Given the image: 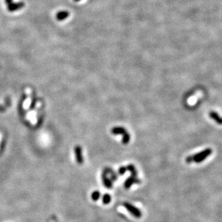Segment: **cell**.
I'll return each instance as SVG.
<instances>
[{"label": "cell", "instance_id": "obj_1", "mask_svg": "<svg viewBox=\"0 0 222 222\" xmlns=\"http://www.w3.org/2000/svg\"><path fill=\"white\" fill-rule=\"evenodd\" d=\"M211 153L212 150L211 149H205V150L202 151V152H199V153L195 154V155L193 156H189V157H187L186 162L188 163H191L193 162H196V163H200V162L204 161L207 157H209L211 155Z\"/></svg>", "mask_w": 222, "mask_h": 222}, {"label": "cell", "instance_id": "obj_2", "mask_svg": "<svg viewBox=\"0 0 222 222\" xmlns=\"http://www.w3.org/2000/svg\"><path fill=\"white\" fill-rule=\"evenodd\" d=\"M123 206L125 207L126 209L132 216L135 217V218H139L142 216L141 211L137 207H136L135 205H132L131 203H128V202H124V203H123Z\"/></svg>", "mask_w": 222, "mask_h": 222}, {"label": "cell", "instance_id": "obj_3", "mask_svg": "<svg viewBox=\"0 0 222 222\" xmlns=\"http://www.w3.org/2000/svg\"><path fill=\"white\" fill-rule=\"evenodd\" d=\"M25 7V3L22 1H18V2H12L9 5H7V9L9 12L17 11L19 9H22Z\"/></svg>", "mask_w": 222, "mask_h": 222}, {"label": "cell", "instance_id": "obj_4", "mask_svg": "<svg viewBox=\"0 0 222 222\" xmlns=\"http://www.w3.org/2000/svg\"><path fill=\"white\" fill-rule=\"evenodd\" d=\"M209 115L212 120H214L217 124H218V125H222V117L220 116L216 112H215V111H211V112H209Z\"/></svg>", "mask_w": 222, "mask_h": 222}, {"label": "cell", "instance_id": "obj_5", "mask_svg": "<svg viewBox=\"0 0 222 222\" xmlns=\"http://www.w3.org/2000/svg\"><path fill=\"white\" fill-rule=\"evenodd\" d=\"M140 183V181H139L138 179L133 178V177H131V178H128L126 180L125 184H124V186H125L126 189H128L131 188V186L133 183Z\"/></svg>", "mask_w": 222, "mask_h": 222}, {"label": "cell", "instance_id": "obj_6", "mask_svg": "<svg viewBox=\"0 0 222 222\" xmlns=\"http://www.w3.org/2000/svg\"><path fill=\"white\" fill-rule=\"evenodd\" d=\"M69 16V12L63 10V11H60V12H59L56 13V17L59 21H62V20H64L65 19H67Z\"/></svg>", "mask_w": 222, "mask_h": 222}, {"label": "cell", "instance_id": "obj_7", "mask_svg": "<svg viewBox=\"0 0 222 222\" xmlns=\"http://www.w3.org/2000/svg\"><path fill=\"white\" fill-rule=\"evenodd\" d=\"M102 182H103L104 185H105L106 188H108V189H111L112 188V182H111L110 179L107 178V176H106V174L105 173V172H103V174H102Z\"/></svg>", "mask_w": 222, "mask_h": 222}, {"label": "cell", "instance_id": "obj_8", "mask_svg": "<svg viewBox=\"0 0 222 222\" xmlns=\"http://www.w3.org/2000/svg\"><path fill=\"white\" fill-rule=\"evenodd\" d=\"M102 203L104 205H107L110 203L111 201V196L109 194H105L102 195Z\"/></svg>", "mask_w": 222, "mask_h": 222}, {"label": "cell", "instance_id": "obj_9", "mask_svg": "<svg viewBox=\"0 0 222 222\" xmlns=\"http://www.w3.org/2000/svg\"><path fill=\"white\" fill-rule=\"evenodd\" d=\"M91 198H92V200H94V201H97V200H98L100 198V191H98V190H95V191H94L93 193H92V195H91Z\"/></svg>", "mask_w": 222, "mask_h": 222}, {"label": "cell", "instance_id": "obj_10", "mask_svg": "<svg viewBox=\"0 0 222 222\" xmlns=\"http://www.w3.org/2000/svg\"><path fill=\"white\" fill-rule=\"evenodd\" d=\"M75 151H76V154H77V161L79 164H82V162H83V160H82V157H81V153H82V152H81L80 149H79V147H77V148L75 149Z\"/></svg>", "mask_w": 222, "mask_h": 222}, {"label": "cell", "instance_id": "obj_11", "mask_svg": "<svg viewBox=\"0 0 222 222\" xmlns=\"http://www.w3.org/2000/svg\"><path fill=\"white\" fill-rule=\"evenodd\" d=\"M128 170L131 172L132 177H133V178H136L137 172H136V170L135 167H134L133 166V165H128Z\"/></svg>", "mask_w": 222, "mask_h": 222}, {"label": "cell", "instance_id": "obj_12", "mask_svg": "<svg viewBox=\"0 0 222 222\" xmlns=\"http://www.w3.org/2000/svg\"><path fill=\"white\" fill-rule=\"evenodd\" d=\"M126 171V169L125 167H120V168L119 169L118 172H119V173H120V175H123Z\"/></svg>", "mask_w": 222, "mask_h": 222}, {"label": "cell", "instance_id": "obj_13", "mask_svg": "<svg viewBox=\"0 0 222 222\" xmlns=\"http://www.w3.org/2000/svg\"><path fill=\"white\" fill-rule=\"evenodd\" d=\"M13 2V0H5V3L7 4V5H9V4H12Z\"/></svg>", "mask_w": 222, "mask_h": 222}, {"label": "cell", "instance_id": "obj_14", "mask_svg": "<svg viewBox=\"0 0 222 222\" xmlns=\"http://www.w3.org/2000/svg\"><path fill=\"white\" fill-rule=\"evenodd\" d=\"M1 135L0 134V141H1Z\"/></svg>", "mask_w": 222, "mask_h": 222}, {"label": "cell", "instance_id": "obj_15", "mask_svg": "<svg viewBox=\"0 0 222 222\" xmlns=\"http://www.w3.org/2000/svg\"><path fill=\"white\" fill-rule=\"evenodd\" d=\"M74 1H80V0H74Z\"/></svg>", "mask_w": 222, "mask_h": 222}]
</instances>
